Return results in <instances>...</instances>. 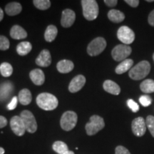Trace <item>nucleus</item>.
<instances>
[{
	"mask_svg": "<svg viewBox=\"0 0 154 154\" xmlns=\"http://www.w3.org/2000/svg\"><path fill=\"white\" fill-rule=\"evenodd\" d=\"M36 104L44 111H52L56 109L59 104L57 98L49 93H42L36 97Z\"/></svg>",
	"mask_w": 154,
	"mask_h": 154,
	"instance_id": "f257e3e1",
	"label": "nucleus"
},
{
	"mask_svg": "<svg viewBox=\"0 0 154 154\" xmlns=\"http://www.w3.org/2000/svg\"><path fill=\"white\" fill-rule=\"evenodd\" d=\"M150 71H151L150 63L147 61H142L130 69L128 75L131 79L138 81L143 79L146 76H148Z\"/></svg>",
	"mask_w": 154,
	"mask_h": 154,
	"instance_id": "f03ea898",
	"label": "nucleus"
},
{
	"mask_svg": "<svg viewBox=\"0 0 154 154\" xmlns=\"http://www.w3.org/2000/svg\"><path fill=\"white\" fill-rule=\"evenodd\" d=\"M83 14L86 20L93 21L97 18L99 12V5L95 0H82L81 2Z\"/></svg>",
	"mask_w": 154,
	"mask_h": 154,
	"instance_id": "7ed1b4c3",
	"label": "nucleus"
},
{
	"mask_svg": "<svg viewBox=\"0 0 154 154\" xmlns=\"http://www.w3.org/2000/svg\"><path fill=\"white\" fill-rule=\"evenodd\" d=\"M104 120L98 115H93L90 117V121L85 126V129L88 136H94L104 128Z\"/></svg>",
	"mask_w": 154,
	"mask_h": 154,
	"instance_id": "20e7f679",
	"label": "nucleus"
},
{
	"mask_svg": "<svg viewBox=\"0 0 154 154\" xmlns=\"http://www.w3.org/2000/svg\"><path fill=\"white\" fill-rule=\"evenodd\" d=\"M77 121H78V116L76 113L72 111H67L63 113L61 117V128L66 131H72L76 126Z\"/></svg>",
	"mask_w": 154,
	"mask_h": 154,
	"instance_id": "39448f33",
	"label": "nucleus"
},
{
	"mask_svg": "<svg viewBox=\"0 0 154 154\" xmlns=\"http://www.w3.org/2000/svg\"><path fill=\"white\" fill-rule=\"evenodd\" d=\"M106 41L103 37H96L88 44L87 53L91 57H96L103 52L106 47Z\"/></svg>",
	"mask_w": 154,
	"mask_h": 154,
	"instance_id": "423d86ee",
	"label": "nucleus"
},
{
	"mask_svg": "<svg viewBox=\"0 0 154 154\" xmlns=\"http://www.w3.org/2000/svg\"><path fill=\"white\" fill-rule=\"evenodd\" d=\"M20 117L24 122L26 131L34 134L37 130V123L33 113L28 110H24L20 113Z\"/></svg>",
	"mask_w": 154,
	"mask_h": 154,
	"instance_id": "0eeeda50",
	"label": "nucleus"
},
{
	"mask_svg": "<svg viewBox=\"0 0 154 154\" xmlns=\"http://www.w3.org/2000/svg\"><path fill=\"white\" fill-rule=\"evenodd\" d=\"M132 52L131 47L126 44H119L113 48L111 51L113 59L116 61L126 60V58Z\"/></svg>",
	"mask_w": 154,
	"mask_h": 154,
	"instance_id": "6e6552de",
	"label": "nucleus"
},
{
	"mask_svg": "<svg viewBox=\"0 0 154 154\" xmlns=\"http://www.w3.org/2000/svg\"><path fill=\"white\" fill-rule=\"evenodd\" d=\"M117 37L124 44L128 45L134 42L135 40V34L131 29L127 26H122L117 32Z\"/></svg>",
	"mask_w": 154,
	"mask_h": 154,
	"instance_id": "1a4fd4ad",
	"label": "nucleus"
},
{
	"mask_svg": "<svg viewBox=\"0 0 154 154\" xmlns=\"http://www.w3.org/2000/svg\"><path fill=\"white\" fill-rule=\"evenodd\" d=\"M10 126L13 133L18 136H22L26 131L24 124L20 116H14L11 119Z\"/></svg>",
	"mask_w": 154,
	"mask_h": 154,
	"instance_id": "9d476101",
	"label": "nucleus"
},
{
	"mask_svg": "<svg viewBox=\"0 0 154 154\" xmlns=\"http://www.w3.org/2000/svg\"><path fill=\"white\" fill-rule=\"evenodd\" d=\"M146 121L143 117H138L134 119L131 124V129L134 134L138 137L143 136L146 131Z\"/></svg>",
	"mask_w": 154,
	"mask_h": 154,
	"instance_id": "9b49d317",
	"label": "nucleus"
},
{
	"mask_svg": "<svg viewBox=\"0 0 154 154\" xmlns=\"http://www.w3.org/2000/svg\"><path fill=\"white\" fill-rule=\"evenodd\" d=\"M14 91V84L10 81L0 84V103L7 101Z\"/></svg>",
	"mask_w": 154,
	"mask_h": 154,
	"instance_id": "f8f14e48",
	"label": "nucleus"
},
{
	"mask_svg": "<svg viewBox=\"0 0 154 154\" xmlns=\"http://www.w3.org/2000/svg\"><path fill=\"white\" fill-rule=\"evenodd\" d=\"M76 19V14L72 9H66L62 11L61 24L63 27L69 28L72 26Z\"/></svg>",
	"mask_w": 154,
	"mask_h": 154,
	"instance_id": "ddd939ff",
	"label": "nucleus"
},
{
	"mask_svg": "<svg viewBox=\"0 0 154 154\" xmlns=\"http://www.w3.org/2000/svg\"><path fill=\"white\" fill-rule=\"evenodd\" d=\"M86 84V78L83 75H78L71 81L69 85V91L71 93H76L79 91Z\"/></svg>",
	"mask_w": 154,
	"mask_h": 154,
	"instance_id": "4468645a",
	"label": "nucleus"
},
{
	"mask_svg": "<svg viewBox=\"0 0 154 154\" xmlns=\"http://www.w3.org/2000/svg\"><path fill=\"white\" fill-rule=\"evenodd\" d=\"M36 63L42 67H47L51 63V57L49 51L47 49H43L40 52L39 55L36 59Z\"/></svg>",
	"mask_w": 154,
	"mask_h": 154,
	"instance_id": "2eb2a0df",
	"label": "nucleus"
},
{
	"mask_svg": "<svg viewBox=\"0 0 154 154\" xmlns=\"http://www.w3.org/2000/svg\"><path fill=\"white\" fill-rule=\"evenodd\" d=\"M29 77L32 82L36 86H42L45 82V75L42 69H35L31 71Z\"/></svg>",
	"mask_w": 154,
	"mask_h": 154,
	"instance_id": "dca6fc26",
	"label": "nucleus"
},
{
	"mask_svg": "<svg viewBox=\"0 0 154 154\" xmlns=\"http://www.w3.org/2000/svg\"><path fill=\"white\" fill-rule=\"evenodd\" d=\"M74 68V64L72 61L63 60L59 61L57 64V69L58 72L61 73V74H67V73L71 72Z\"/></svg>",
	"mask_w": 154,
	"mask_h": 154,
	"instance_id": "f3484780",
	"label": "nucleus"
},
{
	"mask_svg": "<svg viewBox=\"0 0 154 154\" xmlns=\"http://www.w3.org/2000/svg\"><path fill=\"white\" fill-rule=\"evenodd\" d=\"M10 36L14 39H23L26 38L27 32L19 25H14L10 29Z\"/></svg>",
	"mask_w": 154,
	"mask_h": 154,
	"instance_id": "a211bd4d",
	"label": "nucleus"
},
{
	"mask_svg": "<svg viewBox=\"0 0 154 154\" xmlns=\"http://www.w3.org/2000/svg\"><path fill=\"white\" fill-rule=\"evenodd\" d=\"M22 11V7L20 3L13 2L7 4L5 7V12L9 16H15Z\"/></svg>",
	"mask_w": 154,
	"mask_h": 154,
	"instance_id": "6ab92c4d",
	"label": "nucleus"
},
{
	"mask_svg": "<svg viewBox=\"0 0 154 154\" xmlns=\"http://www.w3.org/2000/svg\"><path fill=\"white\" fill-rule=\"evenodd\" d=\"M103 87L106 91L113 95H119L121 92L120 86L111 80L105 81L103 82Z\"/></svg>",
	"mask_w": 154,
	"mask_h": 154,
	"instance_id": "aec40b11",
	"label": "nucleus"
},
{
	"mask_svg": "<svg viewBox=\"0 0 154 154\" xmlns=\"http://www.w3.org/2000/svg\"><path fill=\"white\" fill-rule=\"evenodd\" d=\"M18 99L21 104L24 106L29 105L32 100V93L28 88H23L19 92Z\"/></svg>",
	"mask_w": 154,
	"mask_h": 154,
	"instance_id": "412c9836",
	"label": "nucleus"
},
{
	"mask_svg": "<svg viewBox=\"0 0 154 154\" xmlns=\"http://www.w3.org/2000/svg\"><path fill=\"white\" fill-rule=\"evenodd\" d=\"M133 65H134V61L132 59H126V60L121 61L116 66L115 72L117 74H122L124 73L128 72V71H130V69L132 68Z\"/></svg>",
	"mask_w": 154,
	"mask_h": 154,
	"instance_id": "4be33fe9",
	"label": "nucleus"
},
{
	"mask_svg": "<svg viewBox=\"0 0 154 154\" xmlns=\"http://www.w3.org/2000/svg\"><path fill=\"white\" fill-rule=\"evenodd\" d=\"M108 18L113 23H121L125 19V14L116 9H111L108 12Z\"/></svg>",
	"mask_w": 154,
	"mask_h": 154,
	"instance_id": "5701e85b",
	"label": "nucleus"
},
{
	"mask_svg": "<svg viewBox=\"0 0 154 154\" xmlns=\"http://www.w3.org/2000/svg\"><path fill=\"white\" fill-rule=\"evenodd\" d=\"M58 29L54 25H49L44 33V38L47 42H52L57 37Z\"/></svg>",
	"mask_w": 154,
	"mask_h": 154,
	"instance_id": "b1692460",
	"label": "nucleus"
},
{
	"mask_svg": "<svg viewBox=\"0 0 154 154\" xmlns=\"http://www.w3.org/2000/svg\"><path fill=\"white\" fill-rule=\"evenodd\" d=\"M32 45L29 42H20L17 46V52L20 56H26L32 51Z\"/></svg>",
	"mask_w": 154,
	"mask_h": 154,
	"instance_id": "393cba45",
	"label": "nucleus"
},
{
	"mask_svg": "<svg viewBox=\"0 0 154 154\" xmlns=\"http://www.w3.org/2000/svg\"><path fill=\"white\" fill-rule=\"evenodd\" d=\"M140 88L144 94H151L154 92V81L146 79L140 84Z\"/></svg>",
	"mask_w": 154,
	"mask_h": 154,
	"instance_id": "a878e982",
	"label": "nucleus"
},
{
	"mask_svg": "<svg viewBox=\"0 0 154 154\" xmlns=\"http://www.w3.org/2000/svg\"><path fill=\"white\" fill-rule=\"evenodd\" d=\"M53 150L58 154H64L66 152L69 151L68 146L64 142L61 140H57L53 143L52 146Z\"/></svg>",
	"mask_w": 154,
	"mask_h": 154,
	"instance_id": "bb28decb",
	"label": "nucleus"
},
{
	"mask_svg": "<svg viewBox=\"0 0 154 154\" xmlns=\"http://www.w3.org/2000/svg\"><path fill=\"white\" fill-rule=\"evenodd\" d=\"M0 73L4 77H9L13 73V67L10 63L4 62L0 65Z\"/></svg>",
	"mask_w": 154,
	"mask_h": 154,
	"instance_id": "cd10ccee",
	"label": "nucleus"
},
{
	"mask_svg": "<svg viewBox=\"0 0 154 154\" xmlns=\"http://www.w3.org/2000/svg\"><path fill=\"white\" fill-rule=\"evenodd\" d=\"M34 5L40 10H47L51 7V2L49 0H34Z\"/></svg>",
	"mask_w": 154,
	"mask_h": 154,
	"instance_id": "c85d7f7f",
	"label": "nucleus"
},
{
	"mask_svg": "<svg viewBox=\"0 0 154 154\" xmlns=\"http://www.w3.org/2000/svg\"><path fill=\"white\" fill-rule=\"evenodd\" d=\"M146 124L148 129L149 130L151 136L154 138V116H148L146 119Z\"/></svg>",
	"mask_w": 154,
	"mask_h": 154,
	"instance_id": "c756f323",
	"label": "nucleus"
},
{
	"mask_svg": "<svg viewBox=\"0 0 154 154\" xmlns=\"http://www.w3.org/2000/svg\"><path fill=\"white\" fill-rule=\"evenodd\" d=\"M10 47V42L8 38L5 36L0 35V50L2 51H6L9 49Z\"/></svg>",
	"mask_w": 154,
	"mask_h": 154,
	"instance_id": "7c9ffc66",
	"label": "nucleus"
},
{
	"mask_svg": "<svg viewBox=\"0 0 154 154\" xmlns=\"http://www.w3.org/2000/svg\"><path fill=\"white\" fill-rule=\"evenodd\" d=\"M139 102L142 106L146 107V106H149L151 104L152 99L149 96L144 95V96H140L139 99Z\"/></svg>",
	"mask_w": 154,
	"mask_h": 154,
	"instance_id": "2f4dec72",
	"label": "nucleus"
},
{
	"mask_svg": "<svg viewBox=\"0 0 154 154\" xmlns=\"http://www.w3.org/2000/svg\"><path fill=\"white\" fill-rule=\"evenodd\" d=\"M127 105H128V106L130 108V109L133 111V112L136 113L139 110V106H138V103H136L134 100L128 99V101H127Z\"/></svg>",
	"mask_w": 154,
	"mask_h": 154,
	"instance_id": "473e14b6",
	"label": "nucleus"
},
{
	"mask_svg": "<svg viewBox=\"0 0 154 154\" xmlns=\"http://www.w3.org/2000/svg\"><path fill=\"white\" fill-rule=\"evenodd\" d=\"M18 100V98H17V96H14V97L12 98V99H11V101L9 103V104L7 105V109L10 111L14 110V109H16Z\"/></svg>",
	"mask_w": 154,
	"mask_h": 154,
	"instance_id": "72a5a7b5",
	"label": "nucleus"
},
{
	"mask_svg": "<svg viewBox=\"0 0 154 154\" xmlns=\"http://www.w3.org/2000/svg\"><path fill=\"white\" fill-rule=\"evenodd\" d=\"M115 154H131V153L124 146H118L115 149Z\"/></svg>",
	"mask_w": 154,
	"mask_h": 154,
	"instance_id": "f704fd0d",
	"label": "nucleus"
},
{
	"mask_svg": "<svg viewBox=\"0 0 154 154\" xmlns=\"http://www.w3.org/2000/svg\"><path fill=\"white\" fill-rule=\"evenodd\" d=\"M125 2L128 4V5L131 6V7L136 8L139 5L140 2L138 0H125Z\"/></svg>",
	"mask_w": 154,
	"mask_h": 154,
	"instance_id": "c9c22d12",
	"label": "nucleus"
},
{
	"mask_svg": "<svg viewBox=\"0 0 154 154\" xmlns=\"http://www.w3.org/2000/svg\"><path fill=\"white\" fill-rule=\"evenodd\" d=\"M105 5L109 7H116L118 3L117 0H104Z\"/></svg>",
	"mask_w": 154,
	"mask_h": 154,
	"instance_id": "e433bc0d",
	"label": "nucleus"
},
{
	"mask_svg": "<svg viewBox=\"0 0 154 154\" xmlns=\"http://www.w3.org/2000/svg\"><path fill=\"white\" fill-rule=\"evenodd\" d=\"M7 119L3 116H0V128H2L7 125Z\"/></svg>",
	"mask_w": 154,
	"mask_h": 154,
	"instance_id": "4c0bfd02",
	"label": "nucleus"
},
{
	"mask_svg": "<svg viewBox=\"0 0 154 154\" xmlns=\"http://www.w3.org/2000/svg\"><path fill=\"white\" fill-rule=\"evenodd\" d=\"M148 22L152 26H154V9L150 13L148 17Z\"/></svg>",
	"mask_w": 154,
	"mask_h": 154,
	"instance_id": "58836bf2",
	"label": "nucleus"
},
{
	"mask_svg": "<svg viewBox=\"0 0 154 154\" xmlns=\"http://www.w3.org/2000/svg\"><path fill=\"white\" fill-rule=\"evenodd\" d=\"M4 18V11L2 10V9L0 8V22H2Z\"/></svg>",
	"mask_w": 154,
	"mask_h": 154,
	"instance_id": "ea45409f",
	"label": "nucleus"
},
{
	"mask_svg": "<svg viewBox=\"0 0 154 154\" xmlns=\"http://www.w3.org/2000/svg\"><path fill=\"white\" fill-rule=\"evenodd\" d=\"M5 151L2 147H0V154H5Z\"/></svg>",
	"mask_w": 154,
	"mask_h": 154,
	"instance_id": "a19ab883",
	"label": "nucleus"
},
{
	"mask_svg": "<svg viewBox=\"0 0 154 154\" xmlns=\"http://www.w3.org/2000/svg\"><path fill=\"white\" fill-rule=\"evenodd\" d=\"M64 154H75V153H74V152L72 151H68L67 152H66Z\"/></svg>",
	"mask_w": 154,
	"mask_h": 154,
	"instance_id": "79ce46f5",
	"label": "nucleus"
},
{
	"mask_svg": "<svg viewBox=\"0 0 154 154\" xmlns=\"http://www.w3.org/2000/svg\"><path fill=\"white\" fill-rule=\"evenodd\" d=\"M146 2H154V0H146Z\"/></svg>",
	"mask_w": 154,
	"mask_h": 154,
	"instance_id": "37998d69",
	"label": "nucleus"
},
{
	"mask_svg": "<svg viewBox=\"0 0 154 154\" xmlns=\"http://www.w3.org/2000/svg\"><path fill=\"white\" fill-rule=\"evenodd\" d=\"M153 61H154V53H153Z\"/></svg>",
	"mask_w": 154,
	"mask_h": 154,
	"instance_id": "c03bdc74",
	"label": "nucleus"
}]
</instances>
